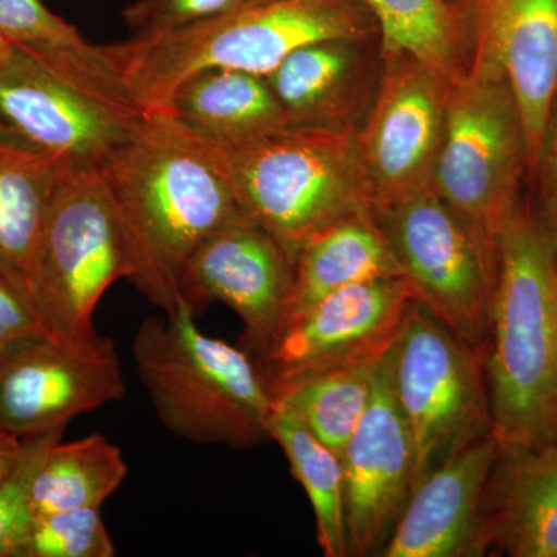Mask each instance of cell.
I'll use <instances>...</instances> for the list:
<instances>
[{"label":"cell","instance_id":"cell-11","mask_svg":"<svg viewBox=\"0 0 557 557\" xmlns=\"http://www.w3.org/2000/svg\"><path fill=\"white\" fill-rule=\"evenodd\" d=\"M413 300L405 277L361 282L330 293L282 325L259 355L263 379L273 391L321 370L384 357Z\"/></svg>","mask_w":557,"mask_h":557},{"label":"cell","instance_id":"cell-9","mask_svg":"<svg viewBox=\"0 0 557 557\" xmlns=\"http://www.w3.org/2000/svg\"><path fill=\"white\" fill-rule=\"evenodd\" d=\"M523 160L515 94L496 62L475 50L471 67L449 86L432 188L497 237L519 207Z\"/></svg>","mask_w":557,"mask_h":557},{"label":"cell","instance_id":"cell-27","mask_svg":"<svg viewBox=\"0 0 557 557\" xmlns=\"http://www.w3.org/2000/svg\"><path fill=\"white\" fill-rule=\"evenodd\" d=\"M381 359L321 370L271 392L292 406L304 424L341 457L368 409Z\"/></svg>","mask_w":557,"mask_h":557},{"label":"cell","instance_id":"cell-10","mask_svg":"<svg viewBox=\"0 0 557 557\" xmlns=\"http://www.w3.org/2000/svg\"><path fill=\"white\" fill-rule=\"evenodd\" d=\"M450 83L406 53L386 70L357 146L375 214L431 186Z\"/></svg>","mask_w":557,"mask_h":557},{"label":"cell","instance_id":"cell-34","mask_svg":"<svg viewBox=\"0 0 557 557\" xmlns=\"http://www.w3.org/2000/svg\"><path fill=\"white\" fill-rule=\"evenodd\" d=\"M14 53H16V49L7 40L0 36V72L10 64V61L13 60Z\"/></svg>","mask_w":557,"mask_h":557},{"label":"cell","instance_id":"cell-5","mask_svg":"<svg viewBox=\"0 0 557 557\" xmlns=\"http://www.w3.org/2000/svg\"><path fill=\"white\" fill-rule=\"evenodd\" d=\"M226 152L245 214L293 260L332 223L373 211L354 127H287Z\"/></svg>","mask_w":557,"mask_h":557},{"label":"cell","instance_id":"cell-6","mask_svg":"<svg viewBox=\"0 0 557 557\" xmlns=\"http://www.w3.org/2000/svg\"><path fill=\"white\" fill-rule=\"evenodd\" d=\"M119 219L98 168H69L51 197L30 271L28 296L50 338H97L94 314L126 278Z\"/></svg>","mask_w":557,"mask_h":557},{"label":"cell","instance_id":"cell-15","mask_svg":"<svg viewBox=\"0 0 557 557\" xmlns=\"http://www.w3.org/2000/svg\"><path fill=\"white\" fill-rule=\"evenodd\" d=\"M388 350L368 409L341 454L348 556L381 555L413 490L416 453L392 388Z\"/></svg>","mask_w":557,"mask_h":557},{"label":"cell","instance_id":"cell-14","mask_svg":"<svg viewBox=\"0 0 557 557\" xmlns=\"http://www.w3.org/2000/svg\"><path fill=\"white\" fill-rule=\"evenodd\" d=\"M295 260L255 220L245 215L209 234L190 256L180 300L196 317L209 304L222 302L244 322L245 341L262 354L284 319Z\"/></svg>","mask_w":557,"mask_h":557},{"label":"cell","instance_id":"cell-33","mask_svg":"<svg viewBox=\"0 0 557 557\" xmlns=\"http://www.w3.org/2000/svg\"><path fill=\"white\" fill-rule=\"evenodd\" d=\"M24 438L0 431V482L10 474L11 469L20 460Z\"/></svg>","mask_w":557,"mask_h":557},{"label":"cell","instance_id":"cell-19","mask_svg":"<svg viewBox=\"0 0 557 557\" xmlns=\"http://www.w3.org/2000/svg\"><path fill=\"white\" fill-rule=\"evenodd\" d=\"M394 277L403 270L386 230L372 209H359L300 247L282 325L336 289Z\"/></svg>","mask_w":557,"mask_h":557},{"label":"cell","instance_id":"cell-18","mask_svg":"<svg viewBox=\"0 0 557 557\" xmlns=\"http://www.w3.org/2000/svg\"><path fill=\"white\" fill-rule=\"evenodd\" d=\"M482 518L483 553L557 557V443L498 448Z\"/></svg>","mask_w":557,"mask_h":557},{"label":"cell","instance_id":"cell-8","mask_svg":"<svg viewBox=\"0 0 557 557\" xmlns=\"http://www.w3.org/2000/svg\"><path fill=\"white\" fill-rule=\"evenodd\" d=\"M413 299L486 355L498 276L497 237L432 188L379 212Z\"/></svg>","mask_w":557,"mask_h":557},{"label":"cell","instance_id":"cell-12","mask_svg":"<svg viewBox=\"0 0 557 557\" xmlns=\"http://www.w3.org/2000/svg\"><path fill=\"white\" fill-rule=\"evenodd\" d=\"M139 115L17 49L0 72V131L72 168L100 166Z\"/></svg>","mask_w":557,"mask_h":557},{"label":"cell","instance_id":"cell-30","mask_svg":"<svg viewBox=\"0 0 557 557\" xmlns=\"http://www.w3.org/2000/svg\"><path fill=\"white\" fill-rule=\"evenodd\" d=\"M240 0H135L123 11L134 36H157L237 9Z\"/></svg>","mask_w":557,"mask_h":557},{"label":"cell","instance_id":"cell-29","mask_svg":"<svg viewBox=\"0 0 557 557\" xmlns=\"http://www.w3.org/2000/svg\"><path fill=\"white\" fill-rule=\"evenodd\" d=\"M64 431L65 428H58L24 438L20 460L0 482V557H20L35 519L33 479L47 450L62 438Z\"/></svg>","mask_w":557,"mask_h":557},{"label":"cell","instance_id":"cell-3","mask_svg":"<svg viewBox=\"0 0 557 557\" xmlns=\"http://www.w3.org/2000/svg\"><path fill=\"white\" fill-rule=\"evenodd\" d=\"M364 0H273L157 36L102 46L141 113L170 110L180 84L207 69L269 76L293 51L322 40H362L376 30Z\"/></svg>","mask_w":557,"mask_h":557},{"label":"cell","instance_id":"cell-31","mask_svg":"<svg viewBox=\"0 0 557 557\" xmlns=\"http://www.w3.org/2000/svg\"><path fill=\"white\" fill-rule=\"evenodd\" d=\"M50 338L30 299L0 277V364L17 351Z\"/></svg>","mask_w":557,"mask_h":557},{"label":"cell","instance_id":"cell-7","mask_svg":"<svg viewBox=\"0 0 557 557\" xmlns=\"http://www.w3.org/2000/svg\"><path fill=\"white\" fill-rule=\"evenodd\" d=\"M388 366L412 437L416 490L432 471L493 435L485 354L413 300L388 350Z\"/></svg>","mask_w":557,"mask_h":557},{"label":"cell","instance_id":"cell-13","mask_svg":"<svg viewBox=\"0 0 557 557\" xmlns=\"http://www.w3.org/2000/svg\"><path fill=\"white\" fill-rule=\"evenodd\" d=\"M124 394L112 339H40L0 364V431L20 438L44 434Z\"/></svg>","mask_w":557,"mask_h":557},{"label":"cell","instance_id":"cell-16","mask_svg":"<svg viewBox=\"0 0 557 557\" xmlns=\"http://www.w3.org/2000/svg\"><path fill=\"white\" fill-rule=\"evenodd\" d=\"M474 3L475 50L504 72L518 102L528 166H537L557 100V0Z\"/></svg>","mask_w":557,"mask_h":557},{"label":"cell","instance_id":"cell-23","mask_svg":"<svg viewBox=\"0 0 557 557\" xmlns=\"http://www.w3.org/2000/svg\"><path fill=\"white\" fill-rule=\"evenodd\" d=\"M357 40L310 44L289 53L269 76L288 127H344L357 78Z\"/></svg>","mask_w":557,"mask_h":557},{"label":"cell","instance_id":"cell-17","mask_svg":"<svg viewBox=\"0 0 557 557\" xmlns=\"http://www.w3.org/2000/svg\"><path fill=\"white\" fill-rule=\"evenodd\" d=\"M497 456L496 438L487 435L421 480L380 556L485 555L483 494Z\"/></svg>","mask_w":557,"mask_h":557},{"label":"cell","instance_id":"cell-25","mask_svg":"<svg viewBox=\"0 0 557 557\" xmlns=\"http://www.w3.org/2000/svg\"><path fill=\"white\" fill-rule=\"evenodd\" d=\"M126 460L119 446L101 434L50 446L36 471L32 505L36 515L101 505L127 478Z\"/></svg>","mask_w":557,"mask_h":557},{"label":"cell","instance_id":"cell-4","mask_svg":"<svg viewBox=\"0 0 557 557\" xmlns=\"http://www.w3.org/2000/svg\"><path fill=\"white\" fill-rule=\"evenodd\" d=\"M178 300L146 318L132 357L157 417L172 434L199 445L251 448L270 438L274 395L247 348L205 335Z\"/></svg>","mask_w":557,"mask_h":557},{"label":"cell","instance_id":"cell-35","mask_svg":"<svg viewBox=\"0 0 557 557\" xmlns=\"http://www.w3.org/2000/svg\"><path fill=\"white\" fill-rule=\"evenodd\" d=\"M273 2V0H240L239 7L258 5V3Z\"/></svg>","mask_w":557,"mask_h":557},{"label":"cell","instance_id":"cell-28","mask_svg":"<svg viewBox=\"0 0 557 557\" xmlns=\"http://www.w3.org/2000/svg\"><path fill=\"white\" fill-rule=\"evenodd\" d=\"M101 508H76L36 515L20 557H113Z\"/></svg>","mask_w":557,"mask_h":557},{"label":"cell","instance_id":"cell-32","mask_svg":"<svg viewBox=\"0 0 557 557\" xmlns=\"http://www.w3.org/2000/svg\"><path fill=\"white\" fill-rule=\"evenodd\" d=\"M547 156L548 160V185H547V225L553 244L557 249V100L549 119L547 137H545L542 157ZM542 160V159H541Z\"/></svg>","mask_w":557,"mask_h":557},{"label":"cell","instance_id":"cell-26","mask_svg":"<svg viewBox=\"0 0 557 557\" xmlns=\"http://www.w3.org/2000/svg\"><path fill=\"white\" fill-rule=\"evenodd\" d=\"M384 53H406L453 83L465 72L463 13L450 0H364Z\"/></svg>","mask_w":557,"mask_h":557},{"label":"cell","instance_id":"cell-24","mask_svg":"<svg viewBox=\"0 0 557 557\" xmlns=\"http://www.w3.org/2000/svg\"><path fill=\"white\" fill-rule=\"evenodd\" d=\"M270 438L278 443L317 519L319 547L324 556L346 557V491L343 460L300 420L287 403L274 397Z\"/></svg>","mask_w":557,"mask_h":557},{"label":"cell","instance_id":"cell-21","mask_svg":"<svg viewBox=\"0 0 557 557\" xmlns=\"http://www.w3.org/2000/svg\"><path fill=\"white\" fill-rule=\"evenodd\" d=\"M69 168L58 157L0 131V277L28 299L33 259L47 211Z\"/></svg>","mask_w":557,"mask_h":557},{"label":"cell","instance_id":"cell-20","mask_svg":"<svg viewBox=\"0 0 557 557\" xmlns=\"http://www.w3.org/2000/svg\"><path fill=\"white\" fill-rule=\"evenodd\" d=\"M170 110L201 137L236 149L288 123L265 76L233 69H207L180 84Z\"/></svg>","mask_w":557,"mask_h":557},{"label":"cell","instance_id":"cell-22","mask_svg":"<svg viewBox=\"0 0 557 557\" xmlns=\"http://www.w3.org/2000/svg\"><path fill=\"white\" fill-rule=\"evenodd\" d=\"M0 36L101 100L139 112L102 46L83 38L40 0H0Z\"/></svg>","mask_w":557,"mask_h":557},{"label":"cell","instance_id":"cell-1","mask_svg":"<svg viewBox=\"0 0 557 557\" xmlns=\"http://www.w3.org/2000/svg\"><path fill=\"white\" fill-rule=\"evenodd\" d=\"M115 208L127 281L163 313L201 242L245 218L228 152L171 110L141 113L98 166Z\"/></svg>","mask_w":557,"mask_h":557},{"label":"cell","instance_id":"cell-2","mask_svg":"<svg viewBox=\"0 0 557 557\" xmlns=\"http://www.w3.org/2000/svg\"><path fill=\"white\" fill-rule=\"evenodd\" d=\"M498 276L485 355L498 448L557 443V249L516 208L497 236Z\"/></svg>","mask_w":557,"mask_h":557}]
</instances>
